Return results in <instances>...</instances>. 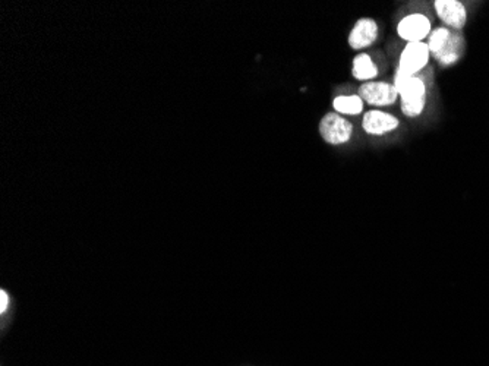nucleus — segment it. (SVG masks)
Listing matches in <instances>:
<instances>
[{"instance_id":"f03ea898","label":"nucleus","mask_w":489,"mask_h":366,"mask_svg":"<svg viewBox=\"0 0 489 366\" xmlns=\"http://www.w3.org/2000/svg\"><path fill=\"white\" fill-rule=\"evenodd\" d=\"M428 99V85L421 77H412L399 91L402 113L406 117H418L424 113Z\"/></svg>"},{"instance_id":"9d476101","label":"nucleus","mask_w":489,"mask_h":366,"mask_svg":"<svg viewBox=\"0 0 489 366\" xmlns=\"http://www.w3.org/2000/svg\"><path fill=\"white\" fill-rule=\"evenodd\" d=\"M380 75V70L374 59L368 53H359L352 62V77L360 82H371Z\"/></svg>"},{"instance_id":"9b49d317","label":"nucleus","mask_w":489,"mask_h":366,"mask_svg":"<svg viewBox=\"0 0 489 366\" xmlns=\"http://www.w3.org/2000/svg\"><path fill=\"white\" fill-rule=\"evenodd\" d=\"M363 100L358 94L353 95H337L333 100V109L338 114L358 116L363 112Z\"/></svg>"},{"instance_id":"f257e3e1","label":"nucleus","mask_w":489,"mask_h":366,"mask_svg":"<svg viewBox=\"0 0 489 366\" xmlns=\"http://www.w3.org/2000/svg\"><path fill=\"white\" fill-rule=\"evenodd\" d=\"M431 58L439 65L447 68L456 65L464 55L466 41L460 31L450 30L444 26L435 27L426 40Z\"/></svg>"},{"instance_id":"f8f14e48","label":"nucleus","mask_w":489,"mask_h":366,"mask_svg":"<svg viewBox=\"0 0 489 366\" xmlns=\"http://www.w3.org/2000/svg\"><path fill=\"white\" fill-rule=\"evenodd\" d=\"M8 302H9V298H8V295H6V291L2 290V291H0V311H2V312L6 311Z\"/></svg>"},{"instance_id":"7ed1b4c3","label":"nucleus","mask_w":489,"mask_h":366,"mask_svg":"<svg viewBox=\"0 0 489 366\" xmlns=\"http://www.w3.org/2000/svg\"><path fill=\"white\" fill-rule=\"evenodd\" d=\"M431 52L426 41L409 43L400 53L397 72L407 77H419V73L428 66Z\"/></svg>"},{"instance_id":"20e7f679","label":"nucleus","mask_w":489,"mask_h":366,"mask_svg":"<svg viewBox=\"0 0 489 366\" xmlns=\"http://www.w3.org/2000/svg\"><path fill=\"white\" fill-rule=\"evenodd\" d=\"M432 21L419 12L407 14L397 23V36L406 43H422L426 41L432 33Z\"/></svg>"},{"instance_id":"6e6552de","label":"nucleus","mask_w":489,"mask_h":366,"mask_svg":"<svg viewBox=\"0 0 489 366\" xmlns=\"http://www.w3.org/2000/svg\"><path fill=\"white\" fill-rule=\"evenodd\" d=\"M400 127V120L391 113L382 110H370L363 114L362 129L372 136H384L396 131Z\"/></svg>"},{"instance_id":"423d86ee","label":"nucleus","mask_w":489,"mask_h":366,"mask_svg":"<svg viewBox=\"0 0 489 366\" xmlns=\"http://www.w3.org/2000/svg\"><path fill=\"white\" fill-rule=\"evenodd\" d=\"M358 95L363 103L372 107H388L393 106L399 100V92L394 85L384 81H371L365 82L359 87Z\"/></svg>"},{"instance_id":"0eeeda50","label":"nucleus","mask_w":489,"mask_h":366,"mask_svg":"<svg viewBox=\"0 0 489 366\" xmlns=\"http://www.w3.org/2000/svg\"><path fill=\"white\" fill-rule=\"evenodd\" d=\"M434 11L438 19L443 22V26L461 31L468 23V9L460 0H435Z\"/></svg>"},{"instance_id":"1a4fd4ad","label":"nucleus","mask_w":489,"mask_h":366,"mask_svg":"<svg viewBox=\"0 0 489 366\" xmlns=\"http://www.w3.org/2000/svg\"><path fill=\"white\" fill-rule=\"evenodd\" d=\"M378 23L370 16H363L356 21L352 31L349 33L348 43L353 50H365L371 47L378 38Z\"/></svg>"},{"instance_id":"39448f33","label":"nucleus","mask_w":489,"mask_h":366,"mask_svg":"<svg viewBox=\"0 0 489 366\" xmlns=\"http://www.w3.org/2000/svg\"><path fill=\"white\" fill-rule=\"evenodd\" d=\"M321 138L330 145H341L352 139L353 125L341 114L327 113L320 122Z\"/></svg>"}]
</instances>
